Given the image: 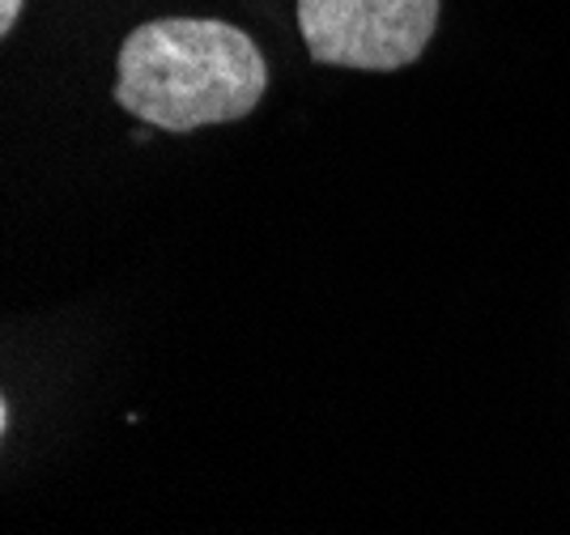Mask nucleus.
Wrapping results in <instances>:
<instances>
[{"label":"nucleus","instance_id":"obj_2","mask_svg":"<svg viewBox=\"0 0 570 535\" xmlns=\"http://www.w3.org/2000/svg\"><path fill=\"white\" fill-rule=\"evenodd\" d=\"M434 26L439 0H298L311 60L336 69H404L430 47Z\"/></svg>","mask_w":570,"mask_h":535},{"label":"nucleus","instance_id":"obj_3","mask_svg":"<svg viewBox=\"0 0 570 535\" xmlns=\"http://www.w3.org/2000/svg\"><path fill=\"white\" fill-rule=\"evenodd\" d=\"M26 0H0V34H9L18 26V13H22Z\"/></svg>","mask_w":570,"mask_h":535},{"label":"nucleus","instance_id":"obj_1","mask_svg":"<svg viewBox=\"0 0 570 535\" xmlns=\"http://www.w3.org/2000/svg\"><path fill=\"white\" fill-rule=\"evenodd\" d=\"M268 90L261 47L230 22L158 18L137 26L119 47L116 102L163 132L235 123Z\"/></svg>","mask_w":570,"mask_h":535}]
</instances>
